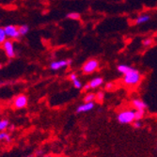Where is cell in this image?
<instances>
[{
    "label": "cell",
    "instance_id": "16",
    "mask_svg": "<svg viewBox=\"0 0 157 157\" xmlns=\"http://www.w3.org/2000/svg\"><path fill=\"white\" fill-rule=\"evenodd\" d=\"M145 116V110H136L135 112V119L136 121H141Z\"/></svg>",
    "mask_w": 157,
    "mask_h": 157
},
{
    "label": "cell",
    "instance_id": "24",
    "mask_svg": "<svg viewBox=\"0 0 157 157\" xmlns=\"http://www.w3.org/2000/svg\"><path fill=\"white\" fill-rule=\"evenodd\" d=\"M105 90H113V88H114V84L112 83V82H108V83H106L105 84Z\"/></svg>",
    "mask_w": 157,
    "mask_h": 157
},
{
    "label": "cell",
    "instance_id": "12",
    "mask_svg": "<svg viewBox=\"0 0 157 157\" xmlns=\"http://www.w3.org/2000/svg\"><path fill=\"white\" fill-rule=\"evenodd\" d=\"M117 69L119 71V73H121L122 75H125V74H127L132 69V67L131 66H128L126 64H120V65H118Z\"/></svg>",
    "mask_w": 157,
    "mask_h": 157
},
{
    "label": "cell",
    "instance_id": "18",
    "mask_svg": "<svg viewBox=\"0 0 157 157\" xmlns=\"http://www.w3.org/2000/svg\"><path fill=\"white\" fill-rule=\"evenodd\" d=\"M6 38H7V34L5 32V29L2 27H0V44H3L7 40Z\"/></svg>",
    "mask_w": 157,
    "mask_h": 157
},
{
    "label": "cell",
    "instance_id": "5",
    "mask_svg": "<svg viewBox=\"0 0 157 157\" xmlns=\"http://www.w3.org/2000/svg\"><path fill=\"white\" fill-rule=\"evenodd\" d=\"M73 60L72 59H62V60H58V61H53L50 63V69L53 71H59L64 67L70 66L72 64Z\"/></svg>",
    "mask_w": 157,
    "mask_h": 157
},
{
    "label": "cell",
    "instance_id": "27",
    "mask_svg": "<svg viewBox=\"0 0 157 157\" xmlns=\"http://www.w3.org/2000/svg\"><path fill=\"white\" fill-rule=\"evenodd\" d=\"M36 157H51L50 155H40V156H36Z\"/></svg>",
    "mask_w": 157,
    "mask_h": 157
},
{
    "label": "cell",
    "instance_id": "20",
    "mask_svg": "<svg viewBox=\"0 0 157 157\" xmlns=\"http://www.w3.org/2000/svg\"><path fill=\"white\" fill-rule=\"evenodd\" d=\"M105 99V92L104 91H98L96 93V101L99 103H102Z\"/></svg>",
    "mask_w": 157,
    "mask_h": 157
},
{
    "label": "cell",
    "instance_id": "26",
    "mask_svg": "<svg viewBox=\"0 0 157 157\" xmlns=\"http://www.w3.org/2000/svg\"><path fill=\"white\" fill-rule=\"evenodd\" d=\"M90 90V84L88 83V84H86L84 87L82 88V91H88V90Z\"/></svg>",
    "mask_w": 157,
    "mask_h": 157
},
{
    "label": "cell",
    "instance_id": "11",
    "mask_svg": "<svg viewBox=\"0 0 157 157\" xmlns=\"http://www.w3.org/2000/svg\"><path fill=\"white\" fill-rule=\"evenodd\" d=\"M151 20V16L148 15V14H142V15H139L136 21H135V24L136 25H141V24H144V23H147L148 21Z\"/></svg>",
    "mask_w": 157,
    "mask_h": 157
},
{
    "label": "cell",
    "instance_id": "2",
    "mask_svg": "<svg viewBox=\"0 0 157 157\" xmlns=\"http://www.w3.org/2000/svg\"><path fill=\"white\" fill-rule=\"evenodd\" d=\"M135 112L136 110L132 109H125L121 111L117 115V121L121 124H130L133 123L136 119H135Z\"/></svg>",
    "mask_w": 157,
    "mask_h": 157
},
{
    "label": "cell",
    "instance_id": "21",
    "mask_svg": "<svg viewBox=\"0 0 157 157\" xmlns=\"http://www.w3.org/2000/svg\"><path fill=\"white\" fill-rule=\"evenodd\" d=\"M153 42V40L152 39H150V38H147V39H144L142 40V45L143 46H151Z\"/></svg>",
    "mask_w": 157,
    "mask_h": 157
},
{
    "label": "cell",
    "instance_id": "19",
    "mask_svg": "<svg viewBox=\"0 0 157 157\" xmlns=\"http://www.w3.org/2000/svg\"><path fill=\"white\" fill-rule=\"evenodd\" d=\"M80 17H81V15L78 12H71L67 15V18L72 19V20H79Z\"/></svg>",
    "mask_w": 157,
    "mask_h": 157
},
{
    "label": "cell",
    "instance_id": "9",
    "mask_svg": "<svg viewBox=\"0 0 157 157\" xmlns=\"http://www.w3.org/2000/svg\"><path fill=\"white\" fill-rule=\"evenodd\" d=\"M132 106L135 108V110H146L148 107L147 104L141 99H135L132 101Z\"/></svg>",
    "mask_w": 157,
    "mask_h": 157
},
{
    "label": "cell",
    "instance_id": "6",
    "mask_svg": "<svg viewBox=\"0 0 157 157\" xmlns=\"http://www.w3.org/2000/svg\"><path fill=\"white\" fill-rule=\"evenodd\" d=\"M4 29L7 34V37L12 38V39H19L21 36L19 32V28L15 25H7L4 27Z\"/></svg>",
    "mask_w": 157,
    "mask_h": 157
},
{
    "label": "cell",
    "instance_id": "17",
    "mask_svg": "<svg viewBox=\"0 0 157 157\" xmlns=\"http://www.w3.org/2000/svg\"><path fill=\"white\" fill-rule=\"evenodd\" d=\"M19 28V32L21 34V36H25L28 33V31H29V26L26 25H23L21 26L18 27Z\"/></svg>",
    "mask_w": 157,
    "mask_h": 157
},
{
    "label": "cell",
    "instance_id": "28",
    "mask_svg": "<svg viewBox=\"0 0 157 157\" xmlns=\"http://www.w3.org/2000/svg\"><path fill=\"white\" fill-rule=\"evenodd\" d=\"M25 157H36L35 155H28V156H25Z\"/></svg>",
    "mask_w": 157,
    "mask_h": 157
},
{
    "label": "cell",
    "instance_id": "10",
    "mask_svg": "<svg viewBox=\"0 0 157 157\" xmlns=\"http://www.w3.org/2000/svg\"><path fill=\"white\" fill-rule=\"evenodd\" d=\"M103 83H104V79H103L102 77H95V78H93L92 80H90V81L89 82L90 87V89H92V90L99 88L100 86H102V85H103Z\"/></svg>",
    "mask_w": 157,
    "mask_h": 157
},
{
    "label": "cell",
    "instance_id": "3",
    "mask_svg": "<svg viewBox=\"0 0 157 157\" xmlns=\"http://www.w3.org/2000/svg\"><path fill=\"white\" fill-rule=\"evenodd\" d=\"M99 68V61L97 59H90L87 62H85L82 67V72L85 75H90L94 73L95 71Z\"/></svg>",
    "mask_w": 157,
    "mask_h": 157
},
{
    "label": "cell",
    "instance_id": "8",
    "mask_svg": "<svg viewBox=\"0 0 157 157\" xmlns=\"http://www.w3.org/2000/svg\"><path fill=\"white\" fill-rule=\"evenodd\" d=\"M95 105L93 102H90V103H84L80 105H78L75 109V112L76 114H80V113H86V112H89V111H91L93 108H94Z\"/></svg>",
    "mask_w": 157,
    "mask_h": 157
},
{
    "label": "cell",
    "instance_id": "13",
    "mask_svg": "<svg viewBox=\"0 0 157 157\" xmlns=\"http://www.w3.org/2000/svg\"><path fill=\"white\" fill-rule=\"evenodd\" d=\"M10 126V121L8 119L0 120V132L6 131Z\"/></svg>",
    "mask_w": 157,
    "mask_h": 157
},
{
    "label": "cell",
    "instance_id": "15",
    "mask_svg": "<svg viewBox=\"0 0 157 157\" xmlns=\"http://www.w3.org/2000/svg\"><path fill=\"white\" fill-rule=\"evenodd\" d=\"M0 141L10 142V141H11V136H10V135L8 132H6V131L0 132Z\"/></svg>",
    "mask_w": 157,
    "mask_h": 157
},
{
    "label": "cell",
    "instance_id": "29",
    "mask_svg": "<svg viewBox=\"0 0 157 157\" xmlns=\"http://www.w3.org/2000/svg\"><path fill=\"white\" fill-rule=\"evenodd\" d=\"M0 69H1V64H0Z\"/></svg>",
    "mask_w": 157,
    "mask_h": 157
},
{
    "label": "cell",
    "instance_id": "23",
    "mask_svg": "<svg viewBox=\"0 0 157 157\" xmlns=\"http://www.w3.org/2000/svg\"><path fill=\"white\" fill-rule=\"evenodd\" d=\"M142 126H143V123H142L140 121H135L133 122V127L135 128V129H140Z\"/></svg>",
    "mask_w": 157,
    "mask_h": 157
},
{
    "label": "cell",
    "instance_id": "14",
    "mask_svg": "<svg viewBox=\"0 0 157 157\" xmlns=\"http://www.w3.org/2000/svg\"><path fill=\"white\" fill-rule=\"evenodd\" d=\"M94 100H96V94L92 92H89L84 97V103H90L93 102Z\"/></svg>",
    "mask_w": 157,
    "mask_h": 157
},
{
    "label": "cell",
    "instance_id": "7",
    "mask_svg": "<svg viewBox=\"0 0 157 157\" xmlns=\"http://www.w3.org/2000/svg\"><path fill=\"white\" fill-rule=\"evenodd\" d=\"M3 48H4V51H5V53H6L8 58L12 59V58L15 56V51H14L13 44H12L11 40H7L3 44Z\"/></svg>",
    "mask_w": 157,
    "mask_h": 157
},
{
    "label": "cell",
    "instance_id": "22",
    "mask_svg": "<svg viewBox=\"0 0 157 157\" xmlns=\"http://www.w3.org/2000/svg\"><path fill=\"white\" fill-rule=\"evenodd\" d=\"M73 85H74V87H75V89H77V90L82 89V83H81V81H80L78 78L75 79V81H73Z\"/></svg>",
    "mask_w": 157,
    "mask_h": 157
},
{
    "label": "cell",
    "instance_id": "4",
    "mask_svg": "<svg viewBox=\"0 0 157 157\" xmlns=\"http://www.w3.org/2000/svg\"><path fill=\"white\" fill-rule=\"evenodd\" d=\"M27 104H28L27 96L25 94H19L14 98L12 102V106L15 109H22L26 107Z\"/></svg>",
    "mask_w": 157,
    "mask_h": 157
},
{
    "label": "cell",
    "instance_id": "25",
    "mask_svg": "<svg viewBox=\"0 0 157 157\" xmlns=\"http://www.w3.org/2000/svg\"><path fill=\"white\" fill-rule=\"evenodd\" d=\"M69 78H70V80H71V81H72V82H73V81H75V79H77L78 77H77V75H76V74L73 73V74H71V75H70Z\"/></svg>",
    "mask_w": 157,
    "mask_h": 157
},
{
    "label": "cell",
    "instance_id": "1",
    "mask_svg": "<svg viewBox=\"0 0 157 157\" xmlns=\"http://www.w3.org/2000/svg\"><path fill=\"white\" fill-rule=\"evenodd\" d=\"M141 74L137 70L132 68L127 74L123 75L122 82L124 85L128 86V87H135L140 81H141Z\"/></svg>",
    "mask_w": 157,
    "mask_h": 157
}]
</instances>
